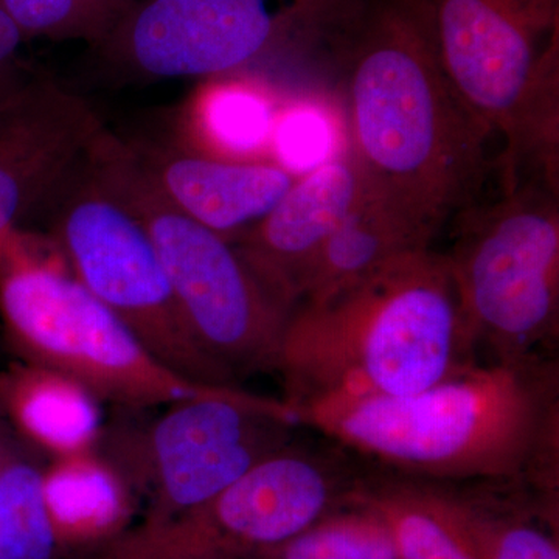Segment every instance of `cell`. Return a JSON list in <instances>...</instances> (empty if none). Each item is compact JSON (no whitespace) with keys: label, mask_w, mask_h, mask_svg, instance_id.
Here are the masks:
<instances>
[{"label":"cell","mask_w":559,"mask_h":559,"mask_svg":"<svg viewBox=\"0 0 559 559\" xmlns=\"http://www.w3.org/2000/svg\"><path fill=\"white\" fill-rule=\"evenodd\" d=\"M326 35L340 58L345 151L371 197L432 248L474 207L491 134L444 72L425 0H347Z\"/></svg>","instance_id":"obj_1"},{"label":"cell","mask_w":559,"mask_h":559,"mask_svg":"<svg viewBox=\"0 0 559 559\" xmlns=\"http://www.w3.org/2000/svg\"><path fill=\"white\" fill-rule=\"evenodd\" d=\"M294 412L300 425L400 479L514 484L558 496L554 356L474 359L412 395L330 396Z\"/></svg>","instance_id":"obj_2"},{"label":"cell","mask_w":559,"mask_h":559,"mask_svg":"<svg viewBox=\"0 0 559 559\" xmlns=\"http://www.w3.org/2000/svg\"><path fill=\"white\" fill-rule=\"evenodd\" d=\"M474 359L450 261L430 248L297 305L277 371L294 411L330 396L412 395Z\"/></svg>","instance_id":"obj_3"},{"label":"cell","mask_w":559,"mask_h":559,"mask_svg":"<svg viewBox=\"0 0 559 559\" xmlns=\"http://www.w3.org/2000/svg\"><path fill=\"white\" fill-rule=\"evenodd\" d=\"M95 175L148 231L191 340L227 384L277 371L294 307L271 288L235 242L165 200L131 143L108 128L90 151Z\"/></svg>","instance_id":"obj_4"},{"label":"cell","mask_w":559,"mask_h":559,"mask_svg":"<svg viewBox=\"0 0 559 559\" xmlns=\"http://www.w3.org/2000/svg\"><path fill=\"white\" fill-rule=\"evenodd\" d=\"M0 318L22 360L69 374L103 403L148 409L227 389L168 369L64 261L31 248L17 229L0 237Z\"/></svg>","instance_id":"obj_5"},{"label":"cell","mask_w":559,"mask_h":559,"mask_svg":"<svg viewBox=\"0 0 559 559\" xmlns=\"http://www.w3.org/2000/svg\"><path fill=\"white\" fill-rule=\"evenodd\" d=\"M444 253L477 356H551L559 334V210L551 183H513L503 200L460 213Z\"/></svg>","instance_id":"obj_6"},{"label":"cell","mask_w":559,"mask_h":559,"mask_svg":"<svg viewBox=\"0 0 559 559\" xmlns=\"http://www.w3.org/2000/svg\"><path fill=\"white\" fill-rule=\"evenodd\" d=\"M460 100L509 140V164L557 140L558 0H425Z\"/></svg>","instance_id":"obj_7"},{"label":"cell","mask_w":559,"mask_h":559,"mask_svg":"<svg viewBox=\"0 0 559 559\" xmlns=\"http://www.w3.org/2000/svg\"><path fill=\"white\" fill-rule=\"evenodd\" d=\"M44 213L66 266L160 362L198 384L234 388L191 340L148 231L95 175L90 153Z\"/></svg>","instance_id":"obj_8"},{"label":"cell","mask_w":559,"mask_h":559,"mask_svg":"<svg viewBox=\"0 0 559 559\" xmlns=\"http://www.w3.org/2000/svg\"><path fill=\"white\" fill-rule=\"evenodd\" d=\"M148 428L105 452L148 502L145 520L165 522L205 506L255 465L293 441L300 425L285 400L240 388L165 406Z\"/></svg>","instance_id":"obj_9"},{"label":"cell","mask_w":559,"mask_h":559,"mask_svg":"<svg viewBox=\"0 0 559 559\" xmlns=\"http://www.w3.org/2000/svg\"><path fill=\"white\" fill-rule=\"evenodd\" d=\"M326 0H135L98 49L140 79H224L312 36Z\"/></svg>","instance_id":"obj_10"},{"label":"cell","mask_w":559,"mask_h":559,"mask_svg":"<svg viewBox=\"0 0 559 559\" xmlns=\"http://www.w3.org/2000/svg\"><path fill=\"white\" fill-rule=\"evenodd\" d=\"M364 479L341 452L307 450L289 441L205 506L165 522L218 557L255 559L347 503Z\"/></svg>","instance_id":"obj_11"},{"label":"cell","mask_w":559,"mask_h":559,"mask_svg":"<svg viewBox=\"0 0 559 559\" xmlns=\"http://www.w3.org/2000/svg\"><path fill=\"white\" fill-rule=\"evenodd\" d=\"M103 130L87 102L40 75L0 116V237L44 213Z\"/></svg>","instance_id":"obj_12"},{"label":"cell","mask_w":559,"mask_h":559,"mask_svg":"<svg viewBox=\"0 0 559 559\" xmlns=\"http://www.w3.org/2000/svg\"><path fill=\"white\" fill-rule=\"evenodd\" d=\"M367 191L358 165L344 150L294 180L277 205L231 242L296 308L301 282L319 250Z\"/></svg>","instance_id":"obj_13"},{"label":"cell","mask_w":559,"mask_h":559,"mask_svg":"<svg viewBox=\"0 0 559 559\" xmlns=\"http://www.w3.org/2000/svg\"><path fill=\"white\" fill-rule=\"evenodd\" d=\"M131 146L165 200L230 241L263 219L297 179L275 162Z\"/></svg>","instance_id":"obj_14"},{"label":"cell","mask_w":559,"mask_h":559,"mask_svg":"<svg viewBox=\"0 0 559 559\" xmlns=\"http://www.w3.org/2000/svg\"><path fill=\"white\" fill-rule=\"evenodd\" d=\"M407 481L474 558L559 559L558 496L514 484Z\"/></svg>","instance_id":"obj_15"},{"label":"cell","mask_w":559,"mask_h":559,"mask_svg":"<svg viewBox=\"0 0 559 559\" xmlns=\"http://www.w3.org/2000/svg\"><path fill=\"white\" fill-rule=\"evenodd\" d=\"M0 417L47 459L100 448L103 401L69 374L16 360L0 370Z\"/></svg>","instance_id":"obj_16"},{"label":"cell","mask_w":559,"mask_h":559,"mask_svg":"<svg viewBox=\"0 0 559 559\" xmlns=\"http://www.w3.org/2000/svg\"><path fill=\"white\" fill-rule=\"evenodd\" d=\"M43 492L61 557L66 551L92 554L132 527L138 495L100 448L47 460Z\"/></svg>","instance_id":"obj_17"},{"label":"cell","mask_w":559,"mask_h":559,"mask_svg":"<svg viewBox=\"0 0 559 559\" xmlns=\"http://www.w3.org/2000/svg\"><path fill=\"white\" fill-rule=\"evenodd\" d=\"M421 249L430 246L367 191L319 250L301 282L297 305L329 297Z\"/></svg>","instance_id":"obj_18"},{"label":"cell","mask_w":559,"mask_h":559,"mask_svg":"<svg viewBox=\"0 0 559 559\" xmlns=\"http://www.w3.org/2000/svg\"><path fill=\"white\" fill-rule=\"evenodd\" d=\"M40 457L0 417V559L61 557L44 503Z\"/></svg>","instance_id":"obj_19"},{"label":"cell","mask_w":559,"mask_h":559,"mask_svg":"<svg viewBox=\"0 0 559 559\" xmlns=\"http://www.w3.org/2000/svg\"><path fill=\"white\" fill-rule=\"evenodd\" d=\"M215 79L194 105L197 130L224 159L252 160L271 150L277 110L271 98L242 81ZM215 154V156H216Z\"/></svg>","instance_id":"obj_20"},{"label":"cell","mask_w":559,"mask_h":559,"mask_svg":"<svg viewBox=\"0 0 559 559\" xmlns=\"http://www.w3.org/2000/svg\"><path fill=\"white\" fill-rule=\"evenodd\" d=\"M356 496L388 521L399 559H476L411 481L367 476Z\"/></svg>","instance_id":"obj_21"},{"label":"cell","mask_w":559,"mask_h":559,"mask_svg":"<svg viewBox=\"0 0 559 559\" xmlns=\"http://www.w3.org/2000/svg\"><path fill=\"white\" fill-rule=\"evenodd\" d=\"M255 559H399V551L388 521L355 492L296 538Z\"/></svg>","instance_id":"obj_22"},{"label":"cell","mask_w":559,"mask_h":559,"mask_svg":"<svg viewBox=\"0 0 559 559\" xmlns=\"http://www.w3.org/2000/svg\"><path fill=\"white\" fill-rule=\"evenodd\" d=\"M22 36L51 40H86L100 46L124 11L103 0H0Z\"/></svg>","instance_id":"obj_23"},{"label":"cell","mask_w":559,"mask_h":559,"mask_svg":"<svg viewBox=\"0 0 559 559\" xmlns=\"http://www.w3.org/2000/svg\"><path fill=\"white\" fill-rule=\"evenodd\" d=\"M337 140L336 123L329 110L300 103L277 114L271 150L275 164L300 178L342 153Z\"/></svg>","instance_id":"obj_24"},{"label":"cell","mask_w":559,"mask_h":559,"mask_svg":"<svg viewBox=\"0 0 559 559\" xmlns=\"http://www.w3.org/2000/svg\"><path fill=\"white\" fill-rule=\"evenodd\" d=\"M91 559H226L200 549L167 522H146L92 551Z\"/></svg>","instance_id":"obj_25"},{"label":"cell","mask_w":559,"mask_h":559,"mask_svg":"<svg viewBox=\"0 0 559 559\" xmlns=\"http://www.w3.org/2000/svg\"><path fill=\"white\" fill-rule=\"evenodd\" d=\"M24 40L20 28L0 7V116L20 105L39 76L22 61Z\"/></svg>","instance_id":"obj_26"},{"label":"cell","mask_w":559,"mask_h":559,"mask_svg":"<svg viewBox=\"0 0 559 559\" xmlns=\"http://www.w3.org/2000/svg\"><path fill=\"white\" fill-rule=\"evenodd\" d=\"M103 2L109 3V5L116 7V9L128 13L131 7L134 5L135 0H103Z\"/></svg>","instance_id":"obj_27"}]
</instances>
